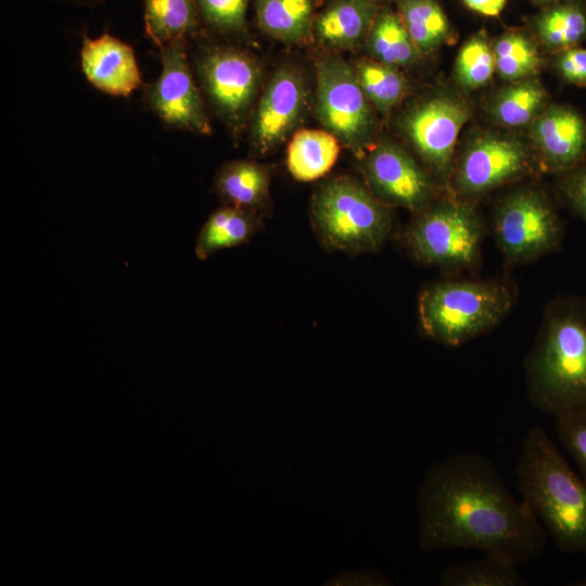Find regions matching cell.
Here are the masks:
<instances>
[{
  "mask_svg": "<svg viewBox=\"0 0 586 586\" xmlns=\"http://www.w3.org/2000/svg\"><path fill=\"white\" fill-rule=\"evenodd\" d=\"M417 506L423 550L475 549L519 566L546 547L547 532L532 509L475 453L433 464L419 486Z\"/></svg>",
  "mask_w": 586,
  "mask_h": 586,
  "instance_id": "1",
  "label": "cell"
},
{
  "mask_svg": "<svg viewBox=\"0 0 586 586\" xmlns=\"http://www.w3.org/2000/svg\"><path fill=\"white\" fill-rule=\"evenodd\" d=\"M532 405L553 418L586 411V297H564L547 309L527 357Z\"/></svg>",
  "mask_w": 586,
  "mask_h": 586,
  "instance_id": "2",
  "label": "cell"
},
{
  "mask_svg": "<svg viewBox=\"0 0 586 586\" xmlns=\"http://www.w3.org/2000/svg\"><path fill=\"white\" fill-rule=\"evenodd\" d=\"M515 474L521 499L558 548L586 555V481L542 428L527 432Z\"/></svg>",
  "mask_w": 586,
  "mask_h": 586,
  "instance_id": "3",
  "label": "cell"
},
{
  "mask_svg": "<svg viewBox=\"0 0 586 586\" xmlns=\"http://www.w3.org/2000/svg\"><path fill=\"white\" fill-rule=\"evenodd\" d=\"M511 305L512 293L500 283L441 281L420 296V323L433 341L459 346L493 328Z\"/></svg>",
  "mask_w": 586,
  "mask_h": 586,
  "instance_id": "4",
  "label": "cell"
},
{
  "mask_svg": "<svg viewBox=\"0 0 586 586\" xmlns=\"http://www.w3.org/2000/svg\"><path fill=\"white\" fill-rule=\"evenodd\" d=\"M311 213L322 242L348 253L377 251L392 227L387 209L348 177L326 181L313 199Z\"/></svg>",
  "mask_w": 586,
  "mask_h": 586,
  "instance_id": "5",
  "label": "cell"
},
{
  "mask_svg": "<svg viewBox=\"0 0 586 586\" xmlns=\"http://www.w3.org/2000/svg\"><path fill=\"white\" fill-rule=\"evenodd\" d=\"M482 221L468 203L443 201L424 208L406 233L416 258L429 265L461 268L479 258Z\"/></svg>",
  "mask_w": 586,
  "mask_h": 586,
  "instance_id": "6",
  "label": "cell"
},
{
  "mask_svg": "<svg viewBox=\"0 0 586 586\" xmlns=\"http://www.w3.org/2000/svg\"><path fill=\"white\" fill-rule=\"evenodd\" d=\"M316 112L321 125L354 151L368 143L374 128L370 102L355 66L337 55L316 65Z\"/></svg>",
  "mask_w": 586,
  "mask_h": 586,
  "instance_id": "7",
  "label": "cell"
},
{
  "mask_svg": "<svg viewBox=\"0 0 586 586\" xmlns=\"http://www.w3.org/2000/svg\"><path fill=\"white\" fill-rule=\"evenodd\" d=\"M494 232L509 262L526 263L555 251L561 243L563 226L544 194L520 190L500 203Z\"/></svg>",
  "mask_w": 586,
  "mask_h": 586,
  "instance_id": "8",
  "label": "cell"
},
{
  "mask_svg": "<svg viewBox=\"0 0 586 586\" xmlns=\"http://www.w3.org/2000/svg\"><path fill=\"white\" fill-rule=\"evenodd\" d=\"M196 71L216 113L230 129H240L262 85L258 62L240 49L216 46L200 54Z\"/></svg>",
  "mask_w": 586,
  "mask_h": 586,
  "instance_id": "9",
  "label": "cell"
},
{
  "mask_svg": "<svg viewBox=\"0 0 586 586\" xmlns=\"http://www.w3.org/2000/svg\"><path fill=\"white\" fill-rule=\"evenodd\" d=\"M160 75L145 92L150 110L169 127L211 135L205 105L187 62L184 41L160 48Z\"/></svg>",
  "mask_w": 586,
  "mask_h": 586,
  "instance_id": "10",
  "label": "cell"
},
{
  "mask_svg": "<svg viewBox=\"0 0 586 586\" xmlns=\"http://www.w3.org/2000/svg\"><path fill=\"white\" fill-rule=\"evenodd\" d=\"M469 119L462 103L436 97L418 103L404 118V128L424 163L445 178L453 167V157L460 130Z\"/></svg>",
  "mask_w": 586,
  "mask_h": 586,
  "instance_id": "11",
  "label": "cell"
},
{
  "mask_svg": "<svg viewBox=\"0 0 586 586\" xmlns=\"http://www.w3.org/2000/svg\"><path fill=\"white\" fill-rule=\"evenodd\" d=\"M306 99V84L298 68L284 65L272 74L251 127V140L259 153H268L289 137L302 118Z\"/></svg>",
  "mask_w": 586,
  "mask_h": 586,
  "instance_id": "12",
  "label": "cell"
},
{
  "mask_svg": "<svg viewBox=\"0 0 586 586\" xmlns=\"http://www.w3.org/2000/svg\"><path fill=\"white\" fill-rule=\"evenodd\" d=\"M362 170L372 191L382 201L413 211L426 208L432 183L426 173L400 146L384 142L362 158Z\"/></svg>",
  "mask_w": 586,
  "mask_h": 586,
  "instance_id": "13",
  "label": "cell"
},
{
  "mask_svg": "<svg viewBox=\"0 0 586 586\" xmlns=\"http://www.w3.org/2000/svg\"><path fill=\"white\" fill-rule=\"evenodd\" d=\"M531 166L526 149L513 139L476 138L463 152L455 184L463 195H479L525 174Z\"/></svg>",
  "mask_w": 586,
  "mask_h": 586,
  "instance_id": "14",
  "label": "cell"
},
{
  "mask_svg": "<svg viewBox=\"0 0 586 586\" xmlns=\"http://www.w3.org/2000/svg\"><path fill=\"white\" fill-rule=\"evenodd\" d=\"M80 64L87 80L106 94L128 97L141 85L133 50L110 34L84 38Z\"/></svg>",
  "mask_w": 586,
  "mask_h": 586,
  "instance_id": "15",
  "label": "cell"
},
{
  "mask_svg": "<svg viewBox=\"0 0 586 586\" xmlns=\"http://www.w3.org/2000/svg\"><path fill=\"white\" fill-rule=\"evenodd\" d=\"M532 133L546 165L553 171L565 174L586 157V124L571 107H548L534 122Z\"/></svg>",
  "mask_w": 586,
  "mask_h": 586,
  "instance_id": "16",
  "label": "cell"
},
{
  "mask_svg": "<svg viewBox=\"0 0 586 586\" xmlns=\"http://www.w3.org/2000/svg\"><path fill=\"white\" fill-rule=\"evenodd\" d=\"M379 11L377 0H332L315 17V38L329 49H355L366 41Z\"/></svg>",
  "mask_w": 586,
  "mask_h": 586,
  "instance_id": "17",
  "label": "cell"
},
{
  "mask_svg": "<svg viewBox=\"0 0 586 586\" xmlns=\"http://www.w3.org/2000/svg\"><path fill=\"white\" fill-rule=\"evenodd\" d=\"M268 189L267 169L250 161L229 162L215 178V191L226 205L251 213L265 203Z\"/></svg>",
  "mask_w": 586,
  "mask_h": 586,
  "instance_id": "18",
  "label": "cell"
},
{
  "mask_svg": "<svg viewBox=\"0 0 586 586\" xmlns=\"http://www.w3.org/2000/svg\"><path fill=\"white\" fill-rule=\"evenodd\" d=\"M339 152V140L331 132L317 129L298 130L288 146V169L296 180H316L332 168Z\"/></svg>",
  "mask_w": 586,
  "mask_h": 586,
  "instance_id": "19",
  "label": "cell"
},
{
  "mask_svg": "<svg viewBox=\"0 0 586 586\" xmlns=\"http://www.w3.org/2000/svg\"><path fill=\"white\" fill-rule=\"evenodd\" d=\"M255 8L258 26L275 40L297 43L313 30V0H256Z\"/></svg>",
  "mask_w": 586,
  "mask_h": 586,
  "instance_id": "20",
  "label": "cell"
},
{
  "mask_svg": "<svg viewBox=\"0 0 586 586\" xmlns=\"http://www.w3.org/2000/svg\"><path fill=\"white\" fill-rule=\"evenodd\" d=\"M196 0H144V26L151 41L160 48L184 38L198 25Z\"/></svg>",
  "mask_w": 586,
  "mask_h": 586,
  "instance_id": "21",
  "label": "cell"
},
{
  "mask_svg": "<svg viewBox=\"0 0 586 586\" xmlns=\"http://www.w3.org/2000/svg\"><path fill=\"white\" fill-rule=\"evenodd\" d=\"M256 229L251 212L225 205L209 215L196 238L195 255L206 259L213 253L245 243Z\"/></svg>",
  "mask_w": 586,
  "mask_h": 586,
  "instance_id": "22",
  "label": "cell"
},
{
  "mask_svg": "<svg viewBox=\"0 0 586 586\" xmlns=\"http://www.w3.org/2000/svg\"><path fill=\"white\" fill-rule=\"evenodd\" d=\"M365 42L372 59L395 67L412 64L420 54L398 14L390 9L379 11Z\"/></svg>",
  "mask_w": 586,
  "mask_h": 586,
  "instance_id": "23",
  "label": "cell"
},
{
  "mask_svg": "<svg viewBox=\"0 0 586 586\" xmlns=\"http://www.w3.org/2000/svg\"><path fill=\"white\" fill-rule=\"evenodd\" d=\"M397 8L400 21L420 53H430L448 39V20L436 0H398Z\"/></svg>",
  "mask_w": 586,
  "mask_h": 586,
  "instance_id": "24",
  "label": "cell"
},
{
  "mask_svg": "<svg viewBox=\"0 0 586 586\" xmlns=\"http://www.w3.org/2000/svg\"><path fill=\"white\" fill-rule=\"evenodd\" d=\"M442 586H522L525 581L518 565L494 557H484L446 568L440 575Z\"/></svg>",
  "mask_w": 586,
  "mask_h": 586,
  "instance_id": "25",
  "label": "cell"
},
{
  "mask_svg": "<svg viewBox=\"0 0 586 586\" xmlns=\"http://www.w3.org/2000/svg\"><path fill=\"white\" fill-rule=\"evenodd\" d=\"M355 69L369 102L382 113H387L404 98L407 82L397 67L374 59L357 62Z\"/></svg>",
  "mask_w": 586,
  "mask_h": 586,
  "instance_id": "26",
  "label": "cell"
},
{
  "mask_svg": "<svg viewBox=\"0 0 586 586\" xmlns=\"http://www.w3.org/2000/svg\"><path fill=\"white\" fill-rule=\"evenodd\" d=\"M537 31L550 48L574 47L586 37V14L575 3L556 5L543 13L536 23Z\"/></svg>",
  "mask_w": 586,
  "mask_h": 586,
  "instance_id": "27",
  "label": "cell"
},
{
  "mask_svg": "<svg viewBox=\"0 0 586 586\" xmlns=\"http://www.w3.org/2000/svg\"><path fill=\"white\" fill-rule=\"evenodd\" d=\"M545 90L533 80L512 85L495 103V116L504 125L521 127L530 123L544 106Z\"/></svg>",
  "mask_w": 586,
  "mask_h": 586,
  "instance_id": "28",
  "label": "cell"
},
{
  "mask_svg": "<svg viewBox=\"0 0 586 586\" xmlns=\"http://www.w3.org/2000/svg\"><path fill=\"white\" fill-rule=\"evenodd\" d=\"M496 69L509 80L525 78L539 64L538 52L530 38L521 33H508L495 43Z\"/></svg>",
  "mask_w": 586,
  "mask_h": 586,
  "instance_id": "29",
  "label": "cell"
},
{
  "mask_svg": "<svg viewBox=\"0 0 586 586\" xmlns=\"http://www.w3.org/2000/svg\"><path fill=\"white\" fill-rule=\"evenodd\" d=\"M496 69L494 49L482 33L470 38L460 49L456 61L459 82L475 89L484 86Z\"/></svg>",
  "mask_w": 586,
  "mask_h": 586,
  "instance_id": "30",
  "label": "cell"
},
{
  "mask_svg": "<svg viewBox=\"0 0 586 586\" xmlns=\"http://www.w3.org/2000/svg\"><path fill=\"white\" fill-rule=\"evenodd\" d=\"M249 0H196L204 21L216 31L241 35L246 30Z\"/></svg>",
  "mask_w": 586,
  "mask_h": 586,
  "instance_id": "31",
  "label": "cell"
},
{
  "mask_svg": "<svg viewBox=\"0 0 586 586\" xmlns=\"http://www.w3.org/2000/svg\"><path fill=\"white\" fill-rule=\"evenodd\" d=\"M558 437L573 457L586 481V411L555 418Z\"/></svg>",
  "mask_w": 586,
  "mask_h": 586,
  "instance_id": "32",
  "label": "cell"
},
{
  "mask_svg": "<svg viewBox=\"0 0 586 586\" xmlns=\"http://www.w3.org/2000/svg\"><path fill=\"white\" fill-rule=\"evenodd\" d=\"M561 189L572 211L586 221V164L566 171Z\"/></svg>",
  "mask_w": 586,
  "mask_h": 586,
  "instance_id": "33",
  "label": "cell"
},
{
  "mask_svg": "<svg viewBox=\"0 0 586 586\" xmlns=\"http://www.w3.org/2000/svg\"><path fill=\"white\" fill-rule=\"evenodd\" d=\"M557 68L571 84L586 85V49L566 48L557 59Z\"/></svg>",
  "mask_w": 586,
  "mask_h": 586,
  "instance_id": "34",
  "label": "cell"
},
{
  "mask_svg": "<svg viewBox=\"0 0 586 586\" xmlns=\"http://www.w3.org/2000/svg\"><path fill=\"white\" fill-rule=\"evenodd\" d=\"M472 11L485 15L497 16L506 5L507 0H462Z\"/></svg>",
  "mask_w": 586,
  "mask_h": 586,
  "instance_id": "35",
  "label": "cell"
},
{
  "mask_svg": "<svg viewBox=\"0 0 586 586\" xmlns=\"http://www.w3.org/2000/svg\"><path fill=\"white\" fill-rule=\"evenodd\" d=\"M62 1H65L74 5L93 8V7L104 3L106 0H62Z\"/></svg>",
  "mask_w": 586,
  "mask_h": 586,
  "instance_id": "36",
  "label": "cell"
},
{
  "mask_svg": "<svg viewBox=\"0 0 586 586\" xmlns=\"http://www.w3.org/2000/svg\"><path fill=\"white\" fill-rule=\"evenodd\" d=\"M571 585H574V586H586V576L578 579V581H575L573 583H571Z\"/></svg>",
  "mask_w": 586,
  "mask_h": 586,
  "instance_id": "37",
  "label": "cell"
},
{
  "mask_svg": "<svg viewBox=\"0 0 586 586\" xmlns=\"http://www.w3.org/2000/svg\"><path fill=\"white\" fill-rule=\"evenodd\" d=\"M538 1H550V0H538Z\"/></svg>",
  "mask_w": 586,
  "mask_h": 586,
  "instance_id": "38",
  "label": "cell"
}]
</instances>
